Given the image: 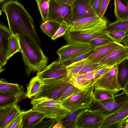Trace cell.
<instances>
[{
  "label": "cell",
  "mask_w": 128,
  "mask_h": 128,
  "mask_svg": "<svg viewBox=\"0 0 128 128\" xmlns=\"http://www.w3.org/2000/svg\"><path fill=\"white\" fill-rule=\"evenodd\" d=\"M0 7L6 15L12 34L25 35L40 44L34 20L20 3L17 0H6L2 3Z\"/></svg>",
  "instance_id": "1"
},
{
  "label": "cell",
  "mask_w": 128,
  "mask_h": 128,
  "mask_svg": "<svg viewBox=\"0 0 128 128\" xmlns=\"http://www.w3.org/2000/svg\"><path fill=\"white\" fill-rule=\"evenodd\" d=\"M21 47L22 60L26 74L29 76L34 71L38 72L46 66L48 58L40 45L25 35H18Z\"/></svg>",
  "instance_id": "2"
},
{
  "label": "cell",
  "mask_w": 128,
  "mask_h": 128,
  "mask_svg": "<svg viewBox=\"0 0 128 128\" xmlns=\"http://www.w3.org/2000/svg\"><path fill=\"white\" fill-rule=\"evenodd\" d=\"M31 104L32 108L43 113L46 118L57 122L62 120L71 112L62 105V102L55 99L44 97L32 99Z\"/></svg>",
  "instance_id": "3"
},
{
  "label": "cell",
  "mask_w": 128,
  "mask_h": 128,
  "mask_svg": "<svg viewBox=\"0 0 128 128\" xmlns=\"http://www.w3.org/2000/svg\"><path fill=\"white\" fill-rule=\"evenodd\" d=\"M108 25L84 30L70 31L63 36L67 44H86L96 38H110L105 30Z\"/></svg>",
  "instance_id": "4"
},
{
  "label": "cell",
  "mask_w": 128,
  "mask_h": 128,
  "mask_svg": "<svg viewBox=\"0 0 128 128\" xmlns=\"http://www.w3.org/2000/svg\"><path fill=\"white\" fill-rule=\"evenodd\" d=\"M128 100V96L123 91L112 98L104 100H94L88 108L97 112L105 117L116 110Z\"/></svg>",
  "instance_id": "5"
},
{
  "label": "cell",
  "mask_w": 128,
  "mask_h": 128,
  "mask_svg": "<svg viewBox=\"0 0 128 128\" xmlns=\"http://www.w3.org/2000/svg\"><path fill=\"white\" fill-rule=\"evenodd\" d=\"M93 85L82 90L62 103V105L74 112L80 110L88 109L95 99L94 95Z\"/></svg>",
  "instance_id": "6"
},
{
  "label": "cell",
  "mask_w": 128,
  "mask_h": 128,
  "mask_svg": "<svg viewBox=\"0 0 128 128\" xmlns=\"http://www.w3.org/2000/svg\"><path fill=\"white\" fill-rule=\"evenodd\" d=\"M71 76L68 74L55 79L42 80L43 84L40 92L36 98L44 97L56 99L70 84L69 80Z\"/></svg>",
  "instance_id": "7"
},
{
  "label": "cell",
  "mask_w": 128,
  "mask_h": 128,
  "mask_svg": "<svg viewBox=\"0 0 128 128\" xmlns=\"http://www.w3.org/2000/svg\"><path fill=\"white\" fill-rule=\"evenodd\" d=\"M104 118L96 112L88 109L82 110L76 117L75 128H100Z\"/></svg>",
  "instance_id": "8"
},
{
  "label": "cell",
  "mask_w": 128,
  "mask_h": 128,
  "mask_svg": "<svg viewBox=\"0 0 128 128\" xmlns=\"http://www.w3.org/2000/svg\"><path fill=\"white\" fill-rule=\"evenodd\" d=\"M72 16L71 6L50 0L47 21H53L60 24L64 21L68 24L71 21Z\"/></svg>",
  "instance_id": "9"
},
{
  "label": "cell",
  "mask_w": 128,
  "mask_h": 128,
  "mask_svg": "<svg viewBox=\"0 0 128 128\" xmlns=\"http://www.w3.org/2000/svg\"><path fill=\"white\" fill-rule=\"evenodd\" d=\"M94 49L88 44H67L57 50L56 53L59 56L58 60L62 62Z\"/></svg>",
  "instance_id": "10"
},
{
  "label": "cell",
  "mask_w": 128,
  "mask_h": 128,
  "mask_svg": "<svg viewBox=\"0 0 128 128\" xmlns=\"http://www.w3.org/2000/svg\"><path fill=\"white\" fill-rule=\"evenodd\" d=\"M94 90L105 89L117 93L121 90L117 78V64L98 79L93 85Z\"/></svg>",
  "instance_id": "11"
},
{
  "label": "cell",
  "mask_w": 128,
  "mask_h": 128,
  "mask_svg": "<svg viewBox=\"0 0 128 128\" xmlns=\"http://www.w3.org/2000/svg\"><path fill=\"white\" fill-rule=\"evenodd\" d=\"M110 23L104 16L100 18L98 16L80 19L68 24L70 31L84 30L90 29L105 25Z\"/></svg>",
  "instance_id": "12"
},
{
  "label": "cell",
  "mask_w": 128,
  "mask_h": 128,
  "mask_svg": "<svg viewBox=\"0 0 128 128\" xmlns=\"http://www.w3.org/2000/svg\"><path fill=\"white\" fill-rule=\"evenodd\" d=\"M68 75L67 66L58 60L37 72L36 75L44 80L58 78Z\"/></svg>",
  "instance_id": "13"
},
{
  "label": "cell",
  "mask_w": 128,
  "mask_h": 128,
  "mask_svg": "<svg viewBox=\"0 0 128 128\" xmlns=\"http://www.w3.org/2000/svg\"><path fill=\"white\" fill-rule=\"evenodd\" d=\"M128 117V100L116 110L105 117L100 128H120L121 123Z\"/></svg>",
  "instance_id": "14"
},
{
  "label": "cell",
  "mask_w": 128,
  "mask_h": 128,
  "mask_svg": "<svg viewBox=\"0 0 128 128\" xmlns=\"http://www.w3.org/2000/svg\"><path fill=\"white\" fill-rule=\"evenodd\" d=\"M71 6L72 16L69 24L80 19L97 16L92 7L91 0H74Z\"/></svg>",
  "instance_id": "15"
},
{
  "label": "cell",
  "mask_w": 128,
  "mask_h": 128,
  "mask_svg": "<svg viewBox=\"0 0 128 128\" xmlns=\"http://www.w3.org/2000/svg\"><path fill=\"white\" fill-rule=\"evenodd\" d=\"M12 34L9 28L2 23L0 24V72L2 71V68L8 60V39Z\"/></svg>",
  "instance_id": "16"
},
{
  "label": "cell",
  "mask_w": 128,
  "mask_h": 128,
  "mask_svg": "<svg viewBox=\"0 0 128 128\" xmlns=\"http://www.w3.org/2000/svg\"><path fill=\"white\" fill-rule=\"evenodd\" d=\"M125 46L115 42L94 48L93 52L87 58L91 62L98 63L108 54Z\"/></svg>",
  "instance_id": "17"
},
{
  "label": "cell",
  "mask_w": 128,
  "mask_h": 128,
  "mask_svg": "<svg viewBox=\"0 0 128 128\" xmlns=\"http://www.w3.org/2000/svg\"><path fill=\"white\" fill-rule=\"evenodd\" d=\"M128 58V49L125 46L108 54L99 62L102 64L112 67Z\"/></svg>",
  "instance_id": "18"
},
{
  "label": "cell",
  "mask_w": 128,
  "mask_h": 128,
  "mask_svg": "<svg viewBox=\"0 0 128 128\" xmlns=\"http://www.w3.org/2000/svg\"><path fill=\"white\" fill-rule=\"evenodd\" d=\"M95 72L71 76L69 82L80 90L93 86L96 82Z\"/></svg>",
  "instance_id": "19"
},
{
  "label": "cell",
  "mask_w": 128,
  "mask_h": 128,
  "mask_svg": "<svg viewBox=\"0 0 128 128\" xmlns=\"http://www.w3.org/2000/svg\"><path fill=\"white\" fill-rule=\"evenodd\" d=\"M46 118L43 113L32 108L23 111L22 128H34Z\"/></svg>",
  "instance_id": "20"
},
{
  "label": "cell",
  "mask_w": 128,
  "mask_h": 128,
  "mask_svg": "<svg viewBox=\"0 0 128 128\" xmlns=\"http://www.w3.org/2000/svg\"><path fill=\"white\" fill-rule=\"evenodd\" d=\"M117 78L121 90L128 82V58L117 64Z\"/></svg>",
  "instance_id": "21"
},
{
  "label": "cell",
  "mask_w": 128,
  "mask_h": 128,
  "mask_svg": "<svg viewBox=\"0 0 128 128\" xmlns=\"http://www.w3.org/2000/svg\"><path fill=\"white\" fill-rule=\"evenodd\" d=\"M43 84L42 80L36 75L30 81L27 87L25 94L26 97L29 98H36L38 96Z\"/></svg>",
  "instance_id": "22"
},
{
  "label": "cell",
  "mask_w": 128,
  "mask_h": 128,
  "mask_svg": "<svg viewBox=\"0 0 128 128\" xmlns=\"http://www.w3.org/2000/svg\"><path fill=\"white\" fill-rule=\"evenodd\" d=\"M23 93L22 90L17 93L4 94L0 93V107L17 104Z\"/></svg>",
  "instance_id": "23"
},
{
  "label": "cell",
  "mask_w": 128,
  "mask_h": 128,
  "mask_svg": "<svg viewBox=\"0 0 128 128\" xmlns=\"http://www.w3.org/2000/svg\"><path fill=\"white\" fill-rule=\"evenodd\" d=\"M22 90V88L16 84L7 82L4 80H0V93L4 94H14Z\"/></svg>",
  "instance_id": "24"
},
{
  "label": "cell",
  "mask_w": 128,
  "mask_h": 128,
  "mask_svg": "<svg viewBox=\"0 0 128 128\" xmlns=\"http://www.w3.org/2000/svg\"><path fill=\"white\" fill-rule=\"evenodd\" d=\"M114 14L117 20L128 19V4L127 5L120 0H114Z\"/></svg>",
  "instance_id": "25"
},
{
  "label": "cell",
  "mask_w": 128,
  "mask_h": 128,
  "mask_svg": "<svg viewBox=\"0 0 128 128\" xmlns=\"http://www.w3.org/2000/svg\"><path fill=\"white\" fill-rule=\"evenodd\" d=\"M21 112L19 106L16 105L0 118V128H7L10 123Z\"/></svg>",
  "instance_id": "26"
},
{
  "label": "cell",
  "mask_w": 128,
  "mask_h": 128,
  "mask_svg": "<svg viewBox=\"0 0 128 128\" xmlns=\"http://www.w3.org/2000/svg\"><path fill=\"white\" fill-rule=\"evenodd\" d=\"M8 40V52L9 60L15 53L20 52L21 47L18 35L12 34L9 37Z\"/></svg>",
  "instance_id": "27"
},
{
  "label": "cell",
  "mask_w": 128,
  "mask_h": 128,
  "mask_svg": "<svg viewBox=\"0 0 128 128\" xmlns=\"http://www.w3.org/2000/svg\"><path fill=\"white\" fill-rule=\"evenodd\" d=\"M60 24L56 22L47 21L40 26L42 32L51 38L53 37L59 28Z\"/></svg>",
  "instance_id": "28"
},
{
  "label": "cell",
  "mask_w": 128,
  "mask_h": 128,
  "mask_svg": "<svg viewBox=\"0 0 128 128\" xmlns=\"http://www.w3.org/2000/svg\"><path fill=\"white\" fill-rule=\"evenodd\" d=\"M90 63L86 58L71 64L67 66L68 74L71 76L78 74L85 66Z\"/></svg>",
  "instance_id": "29"
},
{
  "label": "cell",
  "mask_w": 128,
  "mask_h": 128,
  "mask_svg": "<svg viewBox=\"0 0 128 128\" xmlns=\"http://www.w3.org/2000/svg\"><path fill=\"white\" fill-rule=\"evenodd\" d=\"M106 30L107 32L121 31L126 32L128 30V19L124 20H117L110 23L106 26Z\"/></svg>",
  "instance_id": "30"
},
{
  "label": "cell",
  "mask_w": 128,
  "mask_h": 128,
  "mask_svg": "<svg viewBox=\"0 0 128 128\" xmlns=\"http://www.w3.org/2000/svg\"><path fill=\"white\" fill-rule=\"evenodd\" d=\"M80 90L70 84L67 86L55 100L62 102L76 94Z\"/></svg>",
  "instance_id": "31"
},
{
  "label": "cell",
  "mask_w": 128,
  "mask_h": 128,
  "mask_svg": "<svg viewBox=\"0 0 128 128\" xmlns=\"http://www.w3.org/2000/svg\"><path fill=\"white\" fill-rule=\"evenodd\" d=\"M50 0H37L38 10L39 11L42 21L48 20V18Z\"/></svg>",
  "instance_id": "32"
},
{
  "label": "cell",
  "mask_w": 128,
  "mask_h": 128,
  "mask_svg": "<svg viewBox=\"0 0 128 128\" xmlns=\"http://www.w3.org/2000/svg\"><path fill=\"white\" fill-rule=\"evenodd\" d=\"M93 93L95 100H100L114 97L115 94L114 92L101 89L94 90Z\"/></svg>",
  "instance_id": "33"
},
{
  "label": "cell",
  "mask_w": 128,
  "mask_h": 128,
  "mask_svg": "<svg viewBox=\"0 0 128 128\" xmlns=\"http://www.w3.org/2000/svg\"><path fill=\"white\" fill-rule=\"evenodd\" d=\"M84 110H80L71 112L64 119L62 120L63 128H75L74 122L76 117L78 113Z\"/></svg>",
  "instance_id": "34"
},
{
  "label": "cell",
  "mask_w": 128,
  "mask_h": 128,
  "mask_svg": "<svg viewBox=\"0 0 128 128\" xmlns=\"http://www.w3.org/2000/svg\"><path fill=\"white\" fill-rule=\"evenodd\" d=\"M115 42L110 38H96L90 41L88 44L92 48H95Z\"/></svg>",
  "instance_id": "35"
},
{
  "label": "cell",
  "mask_w": 128,
  "mask_h": 128,
  "mask_svg": "<svg viewBox=\"0 0 128 128\" xmlns=\"http://www.w3.org/2000/svg\"><path fill=\"white\" fill-rule=\"evenodd\" d=\"M106 32L110 38L118 43L120 44L123 39L125 37L126 32L121 31L107 32L106 30Z\"/></svg>",
  "instance_id": "36"
},
{
  "label": "cell",
  "mask_w": 128,
  "mask_h": 128,
  "mask_svg": "<svg viewBox=\"0 0 128 128\" xmlns=\"http://www.w3.org/2000/svg\"><path fill=\"white\" fill-rule=\"evenodd\" d=\"M105 66L100 63L91 62L85 66L78 74H81L95 72L102 67Z\"/></svg>",
  "instance_id": "37"
},
{
  "label": "cell",
  "mask_w": 128,
  "mask_h": 128,
  "mask_svg": "<svg viewBox=\"0 0 128 128\" xmlns=\"http://www.w3.org/2000/svg\"><path fill=\"white\" fill-rule=\"evenodd\" d=\"M23 111H21L10 123L7 128H22Z\"/></svg>",
  "instance_id": "38"
},
{
  "label": "cell",
  "mask_w": 128,
  "mask_h": 128,
  "mask_svg": "<svg viewBox=\"0 0 128 128\" xmlns=\"http://www.w3.org/2000/svg\"><path fill=\"white\" fill-rule=\"evenodd\" d=\"M69 30L67 23L64 21L60 24V26L54 35L51 38L52 40H55L65 34Z\"/></svg>",
  "instance_id": "39"
},
{
  "label": "cell",
  "mask_w": 128,
  "mask_h": 128,
  "mask_svg": "<svg viewBox=\"0 0 128 128\" xmlns=\"http://www.w3.org/2000/svg\"><path fill=\"white\" fill-rule=\"evenodd\" d=\"M94 49L88 52L75 58L66 60L62 63L64 65L67 66L74 62L80 61L84 58H86L93 52Z\"/></svg>",
  "instance_id": "40"
},
{
  "label": "cell",
  "mask_w": 128,
  "mask_h": 128,
  "mask_svg": "<svg viewBox=\"0 0 128 128\" xmlns=\"http://www.w3.org/2000/svg\"><path fill=\"white\" fill-rule=\"evenodd\" d=\"M57 122L56 120L52 119H50L46 121H44L43 120L38 124L35 128H52Z\"/></svg>",
  "instance_id": "41"
},
{
  "label": "cell",
  "mask_w": 128,
  "mask_h": 128,
  "mask_svg": "<svg viewBox=\"0 0 128 128\" xmlns=\"http://www.w3.org/2000/svg\"><path fill=\"white\" fill-rule=\"evenodd\" d=\"M110 0H102L98 16L100 18H102L104 16V14Z\"/></svg>",
  "instance_id": "42"
},
{
  "label": "cell",
  "mask_w": 128,
  "mask_h": 128,
  "mask_svg": "<svg viewBox=\"0 0 128 128\" xmlns=\"http://www.w3.org/2000/svg\"><path fill=\"white\" fill-rule=\"evenodd\" d=\"M102 0H91V5L96 15L98 16Z\"/></svg>",
  "instance_id": "43"
},
{
  "label": "cell",
  "mask_w": 128,
  "mask_h": 128,
  "mask_svg": "<svg viewBox=\"0 0 128 128\" xmlns=\"http://www.w3.org/2000/svg\"><path fill=\"white\" fill-rule=\"evenodd\" d=\"M60 4H65L72 6L74 0H54Z\"/></svg>",
  "instance_id": "44"
},
{
  "label": "cell",
  "mask_w": 128,
  "mask_h": 128,
  "mask_svg": "<svg viewBox=\"0 0 128 128\" xmlns=\"http://www.w3.org/2000/svg\"><path fill=\"white\" fill-rule=\"evenodd\" d=\"M120 128H128V117L122 122Z\"/></svg>",
  "instance_id": "45"
},
{
  "label": "cell",
  "mask_w": 128,
  "mask_h": 128,
  "mask_svg": "<svg viewBox=\"0 0 128 128\" xmlns=\"http://www.w3.org/2000/svg\"><path fill=\"white\" fill-rule=\"evenodd\" d=\"M53 128H62V120L57 122L52 127Z\"/></svg>",
  "instance_id": "46"
},
{
  "label": "cell",
  "mask_w": 128,
  "mask_h": 128,
  "mask_svg": "<svg viewBox=\"0 0 128 128\" xmlns=\"http://www.w3.org/2000/svg\"><path fill=\"white\" fill-rule=\"evenodd\" d=\"M122 42L124 44V46L128 49V36L125 37L122 40Z\"/></svg>",
  "instance_id": "47"
},
{
  "label": "cell",
  "mask_w": 128,
  "mask_h": 128,
  "mask_svg": "<svg viewBox=\"0 0 128 128\" xmlns=\"http://www.w3.org/2000/svg\"><path fill=\"white\" fill-rule=\"evenodd\" d=\"M123 90L128 96V82L125 85Z\"/></svg>",
  "instance_id": "48"
},
{
  "label": "cell",
  "mask_w": 128,
  "mask_h": 128,
  "mask_svg": "<svg viewBox=\"0 0 128 128\" xmlns=\"http://www.w3.org/2000/svg\"><path fill=\"white\" fill-rule=\"evenodd\" d=\"M124 4L127 5L128 4V0H120Z\"/></svg>",
  "instance_id": "49"
},
{
  "label": "cell",
  "mask_w": 128,
  "mask_h": 128,
  "mask_svg": "<svg viewBox=\"0 0 128 128\" xmlns=\"http://www.w3.org/2000/svg\"><path fill=\"white\" fill-rule=\"evenodd\" d=\"M128 36V30L126 32L125 36Z\"/></svg>",
  "instance_id": "50"
},
{
  "label": "cell",
  "mask_w": 128,
  "mask_h": 128,
  "mask_svg": "<svg viewBox=\"0 0 128 128\" xmlns=\"http://www.w3.org/2000/svg\"><path fill=\"white\" fill-rule=\"evenodd\" d=\"M6 0H0V3H2L3 2L6 1Z\"/></svg>",
  "instance_id": "51"
},
{
  "label": "cell",
  "mask_w": 128,
  "mask_h": 128,
  "mask_svg": "<svg viewBox=\"0 0 128 128\" xmlns=\"http://www.w3.org/2000/svg\"><path fill=\"white\" fill-rule=\"evenodd\" d=\"M35 0L36 1V0Z\"/></svg>",
  "instance_id": "52"
},
{
  "label": "cell",
  "mask_w": 128,
  "mask_h": 128,
  "mask_svg": "<svg viewBox=\"0 0 128 128\" xmlns=\"http://www.w3.org/2000/svg\"></svg>",
  "instance_id": "53"
}]
</instances>
